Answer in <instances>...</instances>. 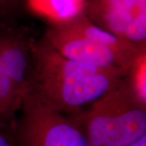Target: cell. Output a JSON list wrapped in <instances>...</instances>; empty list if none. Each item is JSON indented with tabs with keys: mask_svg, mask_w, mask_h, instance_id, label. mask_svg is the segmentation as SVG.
Masks as SVG:
<instances>
[{
	"mask_svg": "<svg viewBox=\"0 0 146 146\" xmlns=\"http://www.w3.org/2000/svg\"><path fill=\"white\" fill-rule=\"evenodd\" d=\"M34 40L24 29L2 27V61L16 99L22 106L30 88L32 47Z\"/></svg>",
	"mask_w": 146,
	"mask_h": 146,
	"instance_id": "8992f818",
	"label": "cell"
},
{
	"mask_svg": "<svg viewBox=\"0 0 146 146\" xmlns=\"http://www.w3.org/2000/svg\"><path fill=\"white\" fill-rule=\"evenodd\" d=\"M0 24V129L14 133L21 105L16 99L2 61V27Z\"/></svg>",
	"mask_w": 146,
	"mask_h": 146,
	"instance_id": "9c48e42d",
	"label": "cell"
},
{
	"mask_svg": "<svg viewBox=\"0 0 146 146\" xmlns=\"http://www.w3.org/2000/svg\"><path fill=\"white\" fill-rule=\"evenodd\" d=\"M44 37L56 51L68 59L98 68H115L123 72L111 53L84 35L68 21L50 23Z\"/></svg>",
	"mask_w": 146,
	"mask_h": 146,
	"instance_id": "5b68a950",
	"label": "cell"
},
{
	"mask_svg": "<svg viewBox=\"0 0 146 146\" xmlns=\"http://www.w3.org/2000/svg\"><path fill=\"white\" fill-rule=\"evenodd\" d=\"M14 136L19 146H90L70 117L29 92L18 113Z\"/></svg>",
	"mask_w": 146,
	"mask_h": 146,
	"instance_id": "3957f363",
	"label": "cell"
},
{
	"mask_svg": "<svg viewBox=\"0 0 146 146\" xmlns=\"http://www.w3.org/2000/svg\"><path fill=\"white\" fill-rule=\"evenodd\" d=\"M83 11L100 29L146 46V0H86Z\"/></svg>",
	"mask_w": 146,
	"mask_h": 146,
	"instance_id": "277c9868",
	"label": "cell"
},
{
	"mask_svg": "<svg viewBox=\"0 0 146 146\" xmlns=\"http://www.w3.org/2000/svg\"><path fill=\"white\" fill-rule=\"evenodd\" d=\"M125 79L136 98L146 106V51L136 58Z\"/></svg>",
	"mask_w": 146,
	"mask_h": 146,
	"instance_id": "30bf717a",
	"label": "cell"
},
{
	"mask_svg": "<svg viewBox=\"0 0 146 146\" xmlns=\"http://www.w3.org/2000/svg\"><path fill=\"white\" fill-rule=\"evenodd\" d=\"M68 117L90 146H129L146 136V106L136 98L125 76L89 110Z\"/></svg>",
	"mask_w": 146,
	"mask_h": 146,
	"instance_id": "7a4b0ae2",
	"label": "cell"
},
{
	"mask_svg": "<svg viewBox=\"0 0 146 146\" xmlns=\"http://www.w3.org/2000/svg\"><path fill=\"white\" fill-rule=\"evenodd\" d=\"M68 22L84 35L111 53L119 68L125 76L136 58L146 51V46L134 44L96 26L87 18L84 11Z\"/></svg>",
	"mask_w": 146,
	"mask_h": 146,
	"instance_id": "52a82bcc",
	"label": "cell"
},
{
	"mask_svg": "<svg viewBox=\"0 0 146 146\" xmlns=\"http://www.w3.org/2000/svg\"><path fill=\"white\" fill-rule=\"evenodd\" d=\"M125 75L63 57L43 36L32 47L29 91L42 103L68 116L82 111L119 83Z\"/></svg>",
	"mask_w": 146,
	"mask_h": 146,
	"instance_id": "6da1fadb",
	"label": "cell"
},
{
	"mask_svg": "<svg viewBox=\"0 0 146 146\" xmlns=\"http://www.w3.org/2000/svg\"><path fill=\"white\" fill-rule=\"evenodd\" d=\"M129 146H146V136H143L140 140H138Z\"/></svg>",
	"mask_w": 146,
	"mask_h": 146,
	"instance_id": "4fadbf2b",
	"label": "cell"
},
{
	"mask_svg": "<svg viewBox=\"0 0 146 146\" xmlns=\"http://www.w3.org/2000/svg\"><path fill=\"white\" fill-rule=\"evenodd\" d=\"M86 0H27L29 9L50 23L70 21L83 12Z\"/></svg>",
	"mask_w": 146,
	"mask_h": 146,
	"instance_id": "ba28073f",
	"label": "cell"
},
{
	"mask_svg": "<svg viewBox=\"0 0 146 146\" xmlns=\"http://www.w3.org/2000/svg\"><path fill=\"white\" fill-rule=\"evenodd\" d=\"M21 0H0V24H7V21L15 14Z\"/></svg>",
	"mask_w": 146,
	"mask_h": 146,
	"instance_id": "8fae6325",
	"label": "cell"
},
{
	"mask_svg": "<svg viewBox=\"0 0 146 146\" xmlns=\"http://www.w3.org/2000/svg\"><path fill=\"white\" fill-rule=\"evenodd\" d=\"M0 146H19L14 133L0 129Z\"/></svg>",
	"mask_w": 146,
	"mask_h": 146,
	"instance_id": "7c38bea8",
	"label": "cell"
}]
</instances>
